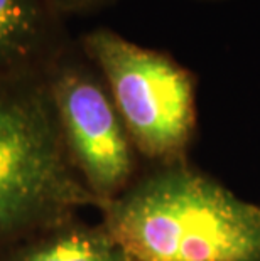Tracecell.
Listing matches in <instances>:
<instances>
[{"label": "cell", "mask_w": 260, "mask_h": 261, "mask_svg": "<svg viewBox=\"0 0 260 261\" xmlns=\"http://www.w3.org/2000/svg\"><path fill=\"white\" fill-rule=\"evenodd\" d=\"M100 213L130 261H260V204L190 160L140 170Z\"/></svg>", "instance_id": "1"}, {"label": "cell", "mask_w": 260, "mask_h": 261, "mask_svg": "<svg viewBox=\"0 0 260 261\" xmlns=\"http://www.w3.org/2000/svg\"><path fill=\"white\" fill-rule=\"evenodd\" d=\"M88 207L44 73L0 77V251Z\"/></svg>", "instance_id": "2"}, {"label": "cell", "mask_w": 260, "mask_h": 261, "mask_svg": "<svg viewBox=\"0 0 260 261\" xmlns=\"http://www.w3.org/2000/svg\"><path fill=\"white\" fill-rule=\"evenodd\" d=\"M78 44L102 74L140 160H187L198 128V80L169 53L146 47L110 27H95Z\"/></svg>", "instance_id": "3"}, {"label": "cell", "mask_w": 260, "mask_h": 261, "mask_svg": "<svg viewBox=\"0 0 260 261\" xmlns=\"http://www.w3.org/2000/svg\"><path fill=\"white\" fill-rule=\"evenodd\" d=\"M64 147L100 209L139 175L132 143L102 74L73 39L46 69Z\"/></svg>", "instance_id": "4"}, {"label": "cell", "mask_w": 260, "mask_h": 261, "mask_svg": "<svg viewBox=\"0 0 260 261\" xmlns=\"http://www.w3.org/2000/svg\"><path fill=\"white\" fill-rule=\"evenodd\" d=\"M71 41L48 0H0V77L46 73Z\"/></svg>", "instance_id": "5"}, {"label": "cell", "mask_w": 260, "mask_h": 261, "mask_svg": "<svg viewBox=\"0 0 260 261\" xmlns=\"http://www.w3.org/2000/svg\"><path fill=\"white\" fill-rule=\"evenodd\" d=\"M0 261H130L107 227L80 216L42 229L0 251Z\"/></svg>", "instance_id": "6"}, {"label": "cell", "mask_w": 260, "mask_h": 261, "mask_svg": "<svg viewBox=\"0 0 260 261\" xmlns=\"http://www.w3.org/2000/svg\"><path fill=\"white\" fill-rule=\"evenodd\" d=\"M48 2L61 17L68 20L69 17H76V15L98 12V10L117 4L119 0H48Z\"/></svg>", "instance_id": "7"}, {"label": "cell", "mask_w": 260, "mask_h": 261, "mask_svg": "<svg viewBox=\"0 0 260 261\" xmlns=\"http://www.w3.org/2000/svg\"><path fill=\"white\" fill-rule=\"evenodd\" d=\"M196 2H206V4H218V2H228V0H196Z\"/></svg>", "instance_id": "8"}]
</instances>
